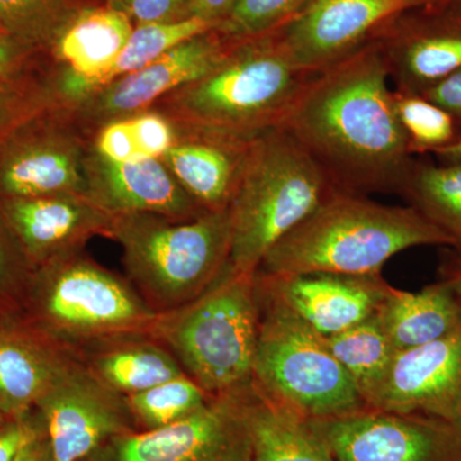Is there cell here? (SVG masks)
<instances>
[{"label":"cell","mask_w":461,"mask_h":461,"mask_svg":"<svg viewBox=\"0 0 461 461\" xmlns=\"http://www.w3.org/2000/svg\"><path fill=\"white\" fill-rule=\"evenodd\" d=\"M378 42L312 76L282 122L344 193H400L412 165Z\"/></svg>","instance_id":"1"},{"label":"cell","mask_w":461,"mask_h":461,"mask_svg":"<svg viewBox=\"0 0 461 461\" xmlns=\"http://www.w3.org/2000/svg\"><path fill=\"white\" fill-rule=\"evenodd\" d=\"M423 245L454 247V241L412 206L336 191L268 251L257 272L272 277L381 275L391 258Z\"/></svg>","instance_id":"2"},{"label":"cell","mask_w":461,"mask_h":461,"mask_svg":"<svg viewBox=\"0 0 461 461\" xmlns=\"http://www.w3.org/2000/svg\"><path fill=\"white\" fill-rule=\"evenodd\" d=\"M312 76L294 65L273 32L233 41L208 74L151 108L180 126L257 138L281 126Z\"/></svg>","instance_id":"3"},{"label":"cell","mask_w":461,"mask_h":461,"mask_svg":"<svg viewBox=\"0 0 461 461\" xmlns=\"http://www.w3.org/2000/svg\"><path fill=\"white\" fill-rule=\"evenodd\" d=\"M336 191L286 130L258 136L229 206L230 268L256 275L268 251Z\"/></svg>","instance_id":"4"},{"label":"cell","mask_w":461,"mask_h":461,"mask_svg":"<svg viewBox=\"0 0 461 461\" xmlns=\"http://www.w3.org/2000/svg\"><path fill=\"white\" fill-rule=\"evenodd\" d=\"M105 238L122 249L127 280L157 313H169L205 293L229 266L230 211L191 221L162 215H112Z\"/></svg>","instance_id":"5"},{"label":"cell","mask_w":461,"mask_h":461,"mask_svg":"<svg viewBox=\"0 0 461 461\" xmlns=\"http://www.w3.org/2000/svg\"><path fill=\"white\" fill-rule=\"evenodd\" d=\"M256 275L235 272L229 264L202 295L158 317L151 339L211 396L253 384L259 335Z\"/></svg>","instance_id":"6"},{"label":"cell","mask_w":461,"mask_h":461,"mask_svg":"<svg viewBox=\"0 0 461 461\" xmlns=\"http://www.w3.org/2000/svg\"><path fill=\"white\" fill-rule=\"evenodd\" d=\"M32 275L39 332L75 354L115 339L153 338L159 313L131 282L84 250L42 264Z\"/></svg>","instance_id":"7"},{"label":"cell","mask_w":461,"mask_h":461,"mask_svg":"<svg viewBox=\"0 0 461 461\" xmlns=\"http://www.w3.org/2000/svg\"><path fill=\"white\" fill-rule=\"evenodd\" d=\"M259 335L253 384L308 420L342 417L366 408L326 338L257 280Z\"/></svg>","instance_id":"8"},{"label":"cell","mask_w":461,"mask_h":461,"mask_svg":"<svg viewBox=\"0 0 461 461\" xmlns=\"http://www.w3.org/2000/svg\"><path fill=\"white\" fill-rule=\"evenodd\" d=\"M90 140L67 105L27 121L0 145V200L85 195Z\"/></svg>","instance_id":"9"},{"label":"cell","mask_w":461,"mask_h":461,"mask_svg":"<svg viewBox=\"0 0 461 461\" xmlns=\"http://www.w3.org/2000/svg\"><path fill=\"white\" fill-rule=\"evenodd\" d=\"M249 387L212 396L193 414L162 429L115 436L86 461H250Z\"/></svg>","instance_id":"10"},{"label":"cell","mask_w":461,"mask_h":461,"mask_svg":"<svg viewBox=\"0 0 461 461\" xmlns=\"http://www.w3.org/2000/svg\"><path fill=\"white\" fill-rule=\"evenodd\" d=\"M336 461H461V421L362 411L309 420Z\"/></svg>","instance_id":"11"},{"label":"cell","mask_w":461,"mask_h":461,"mask_svg":"<svg viewBox=\"0 0 461 461\" xmlns=\"http://www.w3.org/2000/svg\"><path fill=\"white\" fill-rule=\"evenodd\" d=\"M36 409L53 461H86L113 437L140 430L126 397L105 387L78 357Z\"/></svg>","instance_id":"12"},{"label":"cell","mask_w":461,"mask_h":461,"mask_svg":"<svg viewBox=\"0 0 461 461\" xmlns=\"http://www.w3.org/2000/svg\"><path fill=\"white\" fill-rule=\"evenodd\" d=\"M232 42L215 29L200 33L138 71L91 91L72 111L91 139L103 124L147 111L172 91L208 74Z\"/></svg>","instance_id":"13"},{"label":"cell","mask_w":461,"mask_h":461,"mask_svg":"<svg viewBox=\"0 0 461 461\" xmlns=\"http://www.w3.org/2000/svg\"><path fill=\"white\" fill-rule=\"evenodd\" d=\"M427 0H311L276 30L294 65L317 75L353 56L373 32Z\"/></svg>","instance_id":"14"},{"label":"cell","mask_w":461,"mask_h":461,"mask_svg":"<svg viewBox=\"0 0 461 461\" xmlns=\"http://www.w3.org/2000/svg\"><path fill=\"white\" fill-rule=\"evenodd\" d=\"M461 402V326L450 335L396 351L369 408L457 420Z\"/></svg>","instance_id":"15"},{"label":"cell","mask_w":461,"mask_h":461,"mask_svg":"<svg viewBox=\"0 0 461 461\" xmlns=\"http://www.w3.org/2000/svg\"><path fill=\"white\" fill-rule=\"evenodd\" d=\"M85 180V196L109 215L148 213L191 221L206 212L158 158L112 162L96 153L90 142Z\"/></svg>","instance_id":"16"},{"label":"cell","mask_w":461,"mask_h":461,"mask_svg":"<svg viewBox=\"0 0 461 461\" xmlns=\"http://www.w3.org/2000/svg\"><path fill=\"white\" fill-rule=\"evenodd\" d=\"M0 213L32 271L42 264L84 250L95 236L107 235L112 215L85 195L0 200Z\"/></svg>","instance_id":"17"},{"label":"cell","mask_w":461,"mask_h":461,"mask_svg":"<svg viewBox=\"0 0 461 461\" xmlns=\"http://www.w3.org/2000/svg\"><path fill=\"white\" fill-rule=\"evenodd\" d=\"M257 280L324 338L350 329L377 313L391 286L381 275H308Z\"/></svg>","instance_id":"18"},{"label":"cell","mask_w":461,"mask_h":461,"mask_svg":"<svg viewBox=\"0 0 461 461\" xmlns=\"http://www.w3.org/2000/svg\"><path fill=\"white\" fill-rule=\"evenodd\" d=\"M177 129V140L160 159L204 211H226L258 136L247 138L180 124Z\"/></svg>","instance_id":"19"},{"label":"cell","mask_w":461,"mask_h":461,"mask_svg":"<svg viewBox=\"0 0 461 461\" xmlns=\"http://www.w3.org/2000/svg\"><path fill=\"white\" fill-rule=\"evenodd\" d=\"M133 26L124 12L100 3L76 14L48 45L45 60L62 67L74 107L98 87L126 47Z\"/></svg>","instance_id":"20"},{"label":"cell","mask_w":461,"mask_h":461,"mask_svg":"<svg viewBox=\"0 0 461 461\" xmlns=\"http://www.w3.org/2000/svg\"><path fill=\"white\" fill-rule=\"evenodd\" d=\"M77 355L41 332L0 335V412L9 420L36 409Z\"/></svg>","instance_id":"21"},{"label":"cell","mask_w":461,"mask_h":461,"mask_svg":"<svg viewBox=\"0 0 461 461\" xmlns=\"http://www.w3.org/2000/svg\"><path fill=\"white\" fill-rule=\"evenodd\" d=\"M76 355L105 387L124 397L185 375L171 351L150 338L115 339Z\"/></svg>","instance_id":"22"},{"label":"cell","mask_w":461,"mask_h":461,"mask_svg":"<svg viewBox=\"0 0 461 461\" xmlns=\"http://www.w3.org/2000/svg\"><path fill=\"white\" fill-rule=\"evenodd\" d=\"M377 315L396 351L450 335L461 326V297L445 282L420 293L391 288Z\"/></svg>","instance_id":"23"},{"label":"cell","mask_w":461,"mask_h":461,"mask_svg":"<svg viewBox=\"0 0 461 461\" xmlns=\"http://www.w3.org/2000/svg\"><path fill=\"white\" fill-rule=\"evenodd\" d=\"M250 461H336L311 421L251 384L247 395Z\"/></svg>","instance_id":"24"},{"label":"cell","mask_w":461,"mask_h":461,"mask_svg":"<svg viewBox=\"0 0 461 461\" xmlns=\"http://www.w3.org/2000/svg\"><path fill=\"white\" fill-rule=\"evenodd\" d=\"M397 89L423 94L461 69V32H418L378 42Z\"/></svg>","instance_id":"25"},{"label":"cell","mask_w":461,"mask_h":461,"mask_svg":"<svg viewBox=\"0 0 461 461\" xmlns=\"http://www.w3.org/2000/svg\"><path fill=\"white\" fill-rule=\"evenodd\" d=\"M326 341L369 408L396 353L377 313Z\"/></svg>","instance_id":"26"},{"label":"cell","mask_w":461,"mask_h":461,"mask_svg":"<svg viewBox=\"0 0 461 461\" xmlns=\"http://www.w3.org/2000/svg\"><path fill=\"white\" fill-rule=\"evenodd\" d=\"M399 194L450 236L461 256V165H411Z\"/></svg>","instance_id":"27"},{"label":"cell","mask_w":461,"mask_h":461,"mask_svg":"<svg viewBox=\"0 0 461 461\" xmlns=\"http://www.w3.org/2000/svg\"><path fill=\"white\" fill-rule=\"evenodd\" d=\"M104 0H0V27L44 50L83 9Z\"/></svg>","instance_id":"28"},{"label":"cell","mask_w":461,"mask_h":461,"mask_svg":"<svg viewBox=\"0 0 461 461\" xmlns=\"http://www.w3.org/2000/svg\"><path fill=\"white\" fill-rule=\"evenodd\" d=\"M59 105L66 104L50 63L26 74L0 78V145L27 121Z\"/></svg>","instance_id":"29"},{"label":"cell","mask_w":461,"mask_h":461,"mask_svg":"<svg viewBox=\"0 0 461 461\" xmlns=\"http://www.w3.org/2000/svg\"><path fill=\"white\" fill-rule=\"evenodd\" d=\"M217 26V23L196 17L177 23H148L133 26L126 47L121 51L120 57L107 74L103 76L98 87L138 71L182 42L200 33L211 32Z\"/></svg>","instance_id":"30"},{"label":"cell","mask_w":461,"mask_h":461,"mask_svg":"<svg viewBox=\"0 0 461 461\" xmlns=\"http://www.w3.org/2000/svg\"><path fill=\"white\" fill-rule=\"evenodd\" d=\"M211 397L185 373L180 377L127 396L126 402L138 429L150 430L169 426L193 414Z\"/></svg>","instance_id":"31"},{"label":"cell","mask_w":461,"mask_h":461,"mask_svg":"<svg viewBox=\"0 0 461 461\" xmlns=\"http://www.w3.org/2000/svg\"><path fill=\"white\" fill-rule=\"evenodd\" d=\"M396 114L408 138L411 154L426 153L447 147L457 138L455 120L445 109L420 94L393 91Z\"/></svg>","instance_id":"32"},{"label":"cell","mask_w":461,"mask_h":461,"mask_svg":"<svg viewBox=\"0 0 461 461\" xmlns=\"http://www.w3.org/2000/svg\"><path fill=\"white\" fill-rule=\"evenodd\" d=\"M311 0H233L227 16L215 27L230 41L276 32L296 16Z\"/></svg>","instance_id":"33"},{"label":"cell","mask_w":461,"mask_h":461,"mask_svg":"<svg viewBox=\"0 0 461 461\" xmlns=\"http://www.w3.org/2000/svg\"><path fill=\"white\" fill-rule=\"evenodd\" d=\"M127 118L144 158L160 159L177 140V124L158 109L149 108Z\"/></svg>","instance_id":"34"},{"label":"cell","mask_w":461,"mask_h":461,"mask_svg":"<svg viewBox=\"0 0 461 461\" xmlns=\"http://www.w3.org/2000/svg\"><path fill=\"white\" fill-rule=\"evenodd\" d=\"M91 148L105 159L124 163L141 159L129 118L103 124L91 136Z\"/></svg>","instance_id":"35"},{"label":"cell","mask_w":461,"mask_h":461,"mask_svg":"<svg viewBox=\"0 0 461 461\" xmlns=\"http://www.w3.org/2000/svg\"><path fill=\"white\" fill-rule=\"evenodd\" d=\"M32 272L25 254L0 213V296H12Z\"/></svg>","instance_id":"36"},{"label":"cell","mask_w":461,"mask_h":461,"mask_svg":"<svg viewBox=\"0 0 461 461\" xmlns=\"http://www.w3.org/2000/svg\"><path fill=\"white\" fill-rule=\"evenodd\" d=\"M118 9L131 18L133 25L177 23L194 18L191 0H120Z\"/></svg>","instance_id":"37"},{"label":"cell","mask_w":461,"mask_h":461,"mask_svg":"<svg viewBox=\"0 0 461 461\" xmlns=\"http://www.w3.org/2000/svg\"><path fill=\"white\" fill-rule=\"evenodd\" d=\"M44 63L41 50L0 30V78L26 74Z\"/></svg>","instance_id":"38"},{"label":"cell","mask_w":461,"mask_h":461,"mask_svg":"<svg viewBox=\"0 0 461 461\" xmlns=\"http://www.w3.org/2000/svg\"><path fill=\"white\" fill-rule=\"evenodd\" d=\"M41 415L14 418L0 429V461H14L30 442L45 432Z\"/></svg>","instance_id":"39"},{"label":"cell","mask_w":461,"mask_h":461,"mask_svg":"<svg viewBox=\"0 0 461 461\" xmlns=\"http://www.w3.org/2000/svg\"><path fill=\"white\" fill-rule=\"evenodd\" d=\"M420 95L445 109L455 121H461V69L433 85Z\"/></svg>","instance_id":"40"},{"label":"cell","mask_w":461,"mask_h":461,"mask_svg":"<svg viewBox=\"0 0 461 461\" xmlns=\"http://www.w3.org/2000/svg\"><path fill=\"white\" fill-rule=\"evenodd\" d=\"M233 0H191L193 17L220 23L229 14Z\"/></svg>","instance_id":"41"},{"label":"cell","mask_w":461,"mask_h":461,"mask_svg":"<svg viewBox=\"0 0 461 461\" xmlns=\"http://www.w3.org/2000/svg\"><path fill=\"white\" fill-rule=\"evenodd\" d=\"M14 461H53V454H51L47 430L39 436L38 438L30 442Z\"/></svg>","instance_id":"42"},{"label":"cell","mask_w":461,"mask_h":461,"mask_svg":"<svg viewBox=\"0 0 461 461\" xmlns=\"http://www.w3.org/2000/svg\"><path fill=\"white\" fill-rule=\"evenodd\" d=\"M461 297V256H455L441 268V280Z\"/></svg>","instance_id":"43"},{"label":"cell","mask_w":461,"mask_h":461,"mask_svg":"<svg viewBox=\"0 0 461 461\" xmlns=\"http://www.w3.org/2000/svg\"><path fill=\"white\" fill-rule=\"evenodd\" d=\"M435 154L445 165H461V135L447 147L438 149Z\"/></svg>","instance_id":"44"},{"label":"cell","mask_w":461,"mask_h":461,"mask_svg":"<svg viewBox=\"0 0 461 461\" xmlns=\"http://www.w3.org/2000/svg\"><path fill=\"white\" fill-rule=\"evenodd\" d=\"M104 2L109 7L118 9V2H120V0H104Z\"/></svg>","instance_id":"45"},{"label":"cell","mask_w":461,"mask_h":461,"mask_svg":"<svg viewBox=\"0 0 461 461\" xmlns=\"http://www.w3.org/2000/svg\"><path fill=\"white\" fill-rule=\"evenodd\" d=\"M3 417H5V415H3L2 412H0V429H2L3 426H5V424H3Z\"/></svg>","instance_id":"46"},{"label":"cell","mask_w":461,"mask_h":461,"mask_svg":"<svg viewBox=\"0 0 461 461\" xmlns=\"http://www.w3.org/2000/svg\"><path fill=\"white\" fill-rule=\"evenodd\" d=\"M457 420L461 421V402L459 406V412H457Z\"/></svg>","instance_id":"47"},{"label":"cell","mask_w":461,"mask_h":461,"mask_svg":"<svg viewBox=\"0 0 461 461\" xmlns=\"http://www.w3.org/2000/svg\"><path fill=\"white\" fill-rule=\"evenodd\" d=\"M2 333H3L2 330H0V335H2Z\"/></svg>","instance_id":"48"},{"label":"cell","mask_w":461,"mask_h":461,"mask_svg":"<svg viewBox=\"0 0 461 461\" xmlns=\"http://www.w3.org/2000/svg\"><path fill=\"white\" fill-rule=\"evenodd\" d=\"M0 30H3L2 27H0ZM3 32H5V30H3Z\"/></svg>","instance_id":"49"},{"label":"cell","mask_w":461,"mask_h":461,"mask_svg":"<svg viewBox=\"0 0 461 461\" xmlns=\"http://www.w3.org/2000/svg\"><path fill=\"white\" fill-rule=\"evenodd\" d=\"M427 2H429V0H427Z\"/></svg>","instance_id":"50"}]
</instances>
